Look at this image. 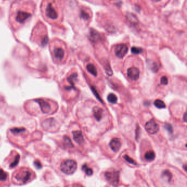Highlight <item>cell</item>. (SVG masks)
Instances as JSON below:
<instances>
[{
	"label": "cell",
	"mask_w": 187,
	"mask_h": 187,
	"mask_svg": "<svg viewBox=\"0 0 187 187\" xmlns=\"http://www.w3.org/2000/svg\"><path fill=\"white\" fill-rule=\"evenodd\" d=\"M107 100L109 103H113V104H115L117 101V98L114 94L110 93L109 94L108 96Z\"/></svg>",
	"instance_id": "484cf974"
},
{
	"label": "cell",
	"mask_w": 187,
	"mask_h": 187,
	"mask_svg": "<svg viewBox=\"0 0 187 187\" xmlns=\"http://www.w3.org/2000/svg\"><path fill=\"white\" fill-rule=\"evenodd\" d=\"M109 145L110 148L114 152H117L120 150L121 146V143L120 139L118 138L113 139L110 142Z\"/></svg>",
	"instance_id": "d6986e66"
},
{
	"label": "cell",
	"mask_w": 187,
	"mask_h": 187,
	"mask_svg": "<svg viewBox=\"0 0 187 187\" xmlns=\"http://www.w3.org/2000/svg\"><path fill=\"white\" fill-rule=\"evenodd\" d=\"M146 65L153 72H157L160 65L154 61L148 60L146 61Z\"/></svg>",
	"instance_id": "ffe728a7"
},
{
	"label": "cell",
	"mask_w": 187,
	"mask_h": 187,
	"mask_svg": "<svg viewBox=\"0 0 187 187\" xmlns=\"http://www.w3.org/2000/svg\"><path fill=\"white\" fill-rule=\"evenodd\" d=\"M154 105L158 109H165L166 105L162 100H157L154 101Z\"/></svg>",
	"instance_id": "4316f807"
},
{
	"label": "cell",
	"mask_w": 187,
	"mask_h": 187,
	"mask_svg": "<svg viewBox=\"0 0 187 187\" xmlns=\"http://www.w3.org/2000/svg\"><path fill=\"white\" fill-rule=\"evenodd\" d=\"M103 109L99 107H95L93 109V113L95 119L97 121H100L102 118Z\"/></svg>",
	"instance_id": "44dd1931"
},
{
	"label": "cell",
	"mask_w": 187,
	"mask_h": 187,
	"mask_svg": "<svg viewBox=\"0 0 187 187\" xmlns=\"http://www.w3.org/2000/svg\"><path fill=\"white\" fill-rule=\"evenodd\" d=\"M187 115H186V113H184V121H187Z\"/></svg>",
	"instance_id": "8d00e7d4"
},
{
	"label": "cell",
	"mask_w": 187,
	"mask_h": 187,
	"mask_svg": "<svg viewBox=\"0 0 187 187\" xmlns=\"http://www.w3.org/2000/svg\"><path fill=\"white\" fill-rule=\"evenodd\" d=\"M91 88H92V91L93 93L94 94V95H95V97H96L97 99H98L99 101H100L101 103H102V100L101 97L99 95V94H98V92H97L96 89L95 88L93 87V86H92V87H91Z\"/></svg>",
	"instance_id": "1f68e13d"
},
{
	"label": "cell",
	"mask_w": 187,
	"mask_h": 187,
	"mask_svg": "<svg viewBox=\"0 0 187 187\" xmlns=\"http://www.w3.org/2000/svg\"><path fill=\"white\" fill-rule=\"evenodd\" d=\"M80 17L81 18L84 19V20H88L90 18V15L88 13L85 12L84 10H81L80 13Z\"/></svg>",
	"instance_id": "4dcf8cb0"
},
{
	"label": "cell",
	"mask_w": 187,
	"mask_h": 187,
	"mask_svg": "<svg viewBox=\"0 0 187 187\" xmlns=\"http://www.w3.org/2000/svg\"><path fill=\"white\" fill-rule=\"evenodd\" d=\"M128 52V47L125 44H120L115 48V54L119 58H123Z\"/></svg>",
	"instance_id": "4fadbf2b"
},
{
	"label": "cell",
	"mask_w": 187,
	"mask_h": 187,
	"mask_svg": "<svg viewBox=\"0 0 187 187\" xmlns=\"http://www.w3.org/2000/svg\"><path fill=\"white\" fill-rule=\"evenodd\" d=\"M31 40L41 46H45L48 41L47 29L41 21H38L31 34Z\"/></svg>",
	"instance_id": "277c9868"
},
{
	"label": "cell",
	"mask_w": 187,
	"mask_h": 187,
	"mask_svg": "<svg viewBox=\"0 0 187 187\" xmlns=\"http://www.w3.org/2000/svg\"><path fill=\"white\" fill-rule=\"evenodd\" d=\"M127 20L128 22L133 25L138 24V20L137 17L132 13H127L126 15Z\"/></svg>",
	"instance_id": "7402d4cb"
},
{
	"label": "cell",
	"mask_w": 187,
	"mask_h": 187,
	"mask_svg": "<svg viewBox=\"0 0 187 187\" xmlns=\"http://www.w3.org/2000/svg\"><path fill=\"white\" fill-rule=\"evenodd\" d=\"M161 178L166 183L169 184L173 180V174L169 170H164L161 172Z\"/></svg>",
	"instance_id": "2e32d148"
},
{
	"label": "cell",
	"mask_w": 187,
	"mask_h": 187,
	"mask_svg": "<svg viewBox=\"0 0 187 187\" xmlns=\"http://www.w3.org/2000/svg\"><path fill=\"white\" fill-rule=\"evenodd\" d=\"M165 128L166 130H167L169 131V133H173V127H172V126L169 124H166L165 125Z\"/></svg>",
	"instance_id": "836d02e7"
},
{
	"label": "cell",
	"mask_w": 187,
	"mask_h": 187,
	"mask_svg": "<svg viewBox=\"0 0 187 187\" xmlns=\"http://www.w3.org/2000/svg\"><path fill=\"white\" fill-rule=\"evenodd\" d=\"M87 69L89 72L93 76H97V71L96 68L93 64H88L87 65Z\"/></svg>",
	"instance_id": "d4e9b609"
},
{
	"label": "cell",
	"mask_w": 187,
	"mask_h": 187,
	"mask_svg": "<svg viewBox=\"0 0 187 187\" xmlns=\"http://www.w3.org/2000/svg\"><path fill=\"white\" fill-rule=\"evenodd\" d=\"M9 176L7 172L0 167V187H9Z\"/></svg>",
	"instance_id": "8fae6325"
},
{
	"label": "cell",
	"mask_w": 187,
	"mask_h": 187,
	"mask_svg": "<svg viewBox=\"0 0 187 187\" xmlns=\"http://www.w3.org/2000/svg\"><path fill=\"white\" fill-rule=\"evenodd\" d=\"M36 177L35 172L28 167H20L16 170L12 176L13 184L22 186L33 181Z\"/></svg>",
	"instance_id": "3957f363"
},
{
	"label": "cell",
	"mask_w": 187,
	"mask_h": 187,
	"mask_svg": "<svg viewBox=\"0 0 187 187\" xmlns=\"http://www.w3.org/2000/svg\"><path fill=\"white\" fill-rule=\"evenodd\" d=\"M65 187H83L82 186L78 184H73L71 185H68Z\"/></svg>",
	"instance_id": "d590c367"
},
{
	"label": "cell",
	"mask_w": 187,
	"mask_h": 187,
	"mask_svg": "<svg viewBox=\"0 0 187 187\" xmlns=\"http://www.w3.org/2000/svg\"><path fill=\"white\" fill-rule=\"evenodd\" d=\"M120 173L116 170H109L105 172L104 177L105 180L113 186H117L119 182Z\"/></svg>",
	"instance_id": "9c48e42d"
},
{
	"label": "cell",
	"mask_w": 187,
	"mask_h": 187,
	"mask_svg": "<svg viewBox=\"0 0 187 187\" xmlns=\"http://www.w3.org/2000/svg\"><path fill=\"white\" fill-rule=\"evenodd\" d=\"M139 70L136 67H131L127 70V76L131 80H138L139 77Z\"/></svg>",
	"instance_id": "9a60e30c"
},
{
	"label": "cell",
	"mask_w": 187,
	"mask_h": 187,
	"mask_svg": "<svg viewBox=\"0 0 187 187\" xmlns=\"http://www.w3.org/2000/svg\"><path fill=\"white\" fill-rule=\"evenodd\" d=\"M34 101L38 105L40 111L43 113L52 114L54 112V108L53 107V104L51 100L48 99H39Z\"/></svg>",
	"instance_id": "52a82bcc"
},
{
	"label": "cell",
	"mask_w": 187,
	"mask_h": 187,
	"mask_svg": "<svg viewBox=\"0 0 187 187\" xmlns=\"http://www.w3.org/2000/svg\"><path fill=\"white\" fill-rule=\"evenodd\" d=\"M35 11V3L31 0H18L12 4L9 13L10 24L15 30L29 22Z\"/></svg>",
	"instance_id": "6da1fadb"
},
{
	"label": "cell",
	"mask_w": 187,
	"mask_h": 187,
	"mask_svg": "<svg viewBox=\"0 0 187 187\" xmlns=\"http://www.w3.org/2000/svg\"><path fill=\"white\" fill-rule=\"evenodd\" d=\"M63 143H64V145H65V147H66V148H72L74 147V145L72 144L71 139L69 137H68L66 136H64Z\"/></svg>",
	"instance_id": "cb8c5ba5"
},
{
	"label": "cell",
	"mask_w": 187,
	"mask_h": 187,
	"mask_svg": "<svg viewBox=\"0 0 187 187\" xmlns=\"http://www.w3.org/2000/svg\"><path fill=\"white\" fill-rule=\"evenodd\" d=\"M105 70L107 74L109 76H111L113 74V71L111 69V67L109 65V64H107V66H105Z\"/></svg>",
	"instance_id": "d6a6232c"
},
{
	"label": "cell",
	"mask_w": 187,
	"mask_h": 187,
	"mask_svg": "<svg viewBox=\"0 0 187 187\" xmlns=\"http://www.w3.org/2000/svg\"><path fill=\"white\" fill-rule=\"evenodd\" d=\"M78 167L77 163L72 159H66L63 160L60 164V171L66 175L73 174Z\"/></svg>",
	"instance_id": "8992f818"
},
{
	"label": "cell",
	"mask_w": 187,
	"mask_h": 187,
	"mask_svg": "<svg viewBox=\"0 0 187 187\" xmlns=\"http://www.w3.org/2000/svg\"><path fill=\"white\" fill-rule=\"evenodd\" d=\"M145 129L149 133L154 135L159 131V126L154 119H151L145 124Z\"/></svg>",
	"instance_id": "7c38bea8"
},
{
	"label": "cell",
	"mask_w": 187,
	"mask_h": 187,
	"mask_svg": "<svg viewBox=\"0 0 187 187\" xmlns=\"http://www.w3.org/2000/svg\"><path fill=\"white\" fill-rule=\"evenodd\" d=\"M10 137H13L14 139L13 141L16 142V141H18V145H20V141L23 140V145H24V142L23 139H26L28 136V131L23 127H14L10 130Z\"/></svg>",
	"instance_id": "ba28073f"
},
{
	"label": "cell",
	"mask_w": 187,
	"mask_h": 187,
	"mask_svg": "<svg viewBox=\"0 0 187 187\" xmlns=\"http://www.w3.org/2000/svg\"><path fill=\"white\" fill-rule=\"evenodd\" d=\"M82 170L85 172V174L87 176H91L93 174V171L87 165L84 164L82 167Z\"/></svg>",
	"instance_id": "83f0119b"
},
{
	"label": "cell",
	"mask_w": 187,
	"mask_h": 187,
	"mask_svg": "<svg viewBox=\"0 0 187 187\" xmlns=\"http://www.w3.org/2000/svg\"><path fill=\"white\" fill-rule=\"evenodd\" d=\"M50 50L54 60L60 62L65 56V51L59 44V42L54 40L50 43Z\"/></svg>",
	"instance_id": "5b68a950"
},
{
	"label": "cell",
	"mask_w": 187,
	"mask_h": 187,
	"mask_svg": "<svg viewBox=\"0 0 187 187\" xmlns=\"http://www.w3.org/2000/svg\"><path fill=\"white\" fill-rule=\"evenodd\" d=\"M41 12L43 18L49 24H54L59 18L58 7L55 0H42Z\"/></svg>",
	"instance_id": "7a4b0ae2"
},
{
	"label": "cell",
	"mask_w": 187,
	"mask_h": 187,
	"mask_svg": "<svg viewBox=\"0 0 187 187\" xmlns=\"http://www.w3.org/2000/svg\"><path fill=\"white\" fill-rule=\"evenodd\" d=\"M74 140L78 145H82L84 142V138L82 133L81 131L76 130L72 132Z\"/></svg>",
	"instance_id": "ac0fdd59"
},
{
	"label": "cell",
	"mask_w": 187,
	"mask_h": 187,
	"mask_svg": "<svg viewBox=\"0 0 187 187\" xmlns=\"http://www.w3.org/2000/svg\"><path fill=\"white\" fill-rule=\"evenodd\" d=\"M124 158L125 159V160H126L127 162L128 163L131 164H132V165H137V163L132 158H131V157H129L128 155H125L124 156Z\"/></svg>",
	"instance_id": "f546056e"
},
{
	"label": "cell",
	"mask_w": 187,
	"mask_h": 187,
	"mask_svg": "<svg viewBox=\"0 0 187 187\" xmlns=\"http://www.w3.org/2000/svg\"><path fill=\"white\" fill-rule=\"evenodd\" d=\"M143 49L136 47H133L131 48V52L134 54H139L143 52Z\"/></svg>",
	"instance_id": "f1b7e54d"
},
{
	"label": "cell",
	"mask_w": 187,
	"mask_h": 187,
	"mask_svg": "<svg viewBox=\"0 0 187 187\" xmlns=\"http://www.w3.org/2000/svg\"><path fill=\"white\" fill-rule=\"evenodd\" d=\"M153 2H159L160 1V0H152Z\"/></svg>",
	"instance_id": "74e56055"
},
{
	"label": "cell",
	"mask_w": 187,
	"mask_h": 187,
	"mask_svg": "<svg viewBox=\"0 0 187 187\" xmlns=\"http://www.w3.org/2000/svg\"><path fill=\"white\" fill-rule=\"evenodd\" d=\"M144 158L145 160L148 162H151L155 158V154L153 151H148L145 154Z\"/></svg>",
	"instance_id": "603a6c76"
},
{
	"label": "cell",
	"mask_w": 187,
	"mask_h": 187,
	"mask_svg": "<svg viewBox=\"0 0 187 187\" xmlns=\"http://www.w3.org/2000/svg\"><path fill=\"white\" fill-rule=\"evenodd\" d=\"M20 155L16 151H12L5 160V162L10 169H13L18 165L20 160Z\"/></svg>",
	"instance_id": "30bf717a"
},
{
	"label": "cell",
	"mask_w": 187,
	"mask_h": 187,
	"mask_svg": "<svg viewBox=\"0 0 187 187\" xmlns=\"http://www.w3.org/2000/svg\"><path fill=\"white\" fill-rule=\"evenodd\" d=\"M161 84L162 85H167L168 83V79L167 77L166 76H163V77L161 78L160 80Z\"/></svg>",
	"instance_id": "e575fe53"
},
{
	"label": "cell",
	"mask_w": 187,
	"mask_h": 187,
	"mask_svg": "<svg viewBox=\"0 0 187 187\" xmlns=\"http://www.w3.org/2000/svg\"><path fill=\"white\" fill-rule=\"evenodd\" d=\"M88 38L90 42L93 43H97L99 42L101 40V37L100 34L96 30L91 29L90 31Z\"/></svg>",
	"instance_id": "e0dca14e"
},
{
	"label": "cell",
	"mask_w": 187,
	"mask_h": 187,
	"mask_svg": "<svg viewBox=\"0 0 187 187\" xmlns=\"http://www.w3.org/2000/svg\"><path fill=\"white\" fill-rule=\"evenodd\" d=\"M78 77V74L76 73H73L71 74L69 77H67V81L69 83V86H65V90L68 91L71 90H76V88L75 86V82L76 80Z\"/></svg>",
	"instance_id": "5bb4252c"
}]
</instances>
